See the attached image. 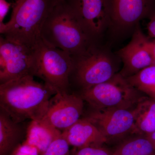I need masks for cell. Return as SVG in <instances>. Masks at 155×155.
Listing matches in <instances>:
<instances>
[{
  "label": "cell",
  "mask_w": 155,
  "mask_h": 155,
  "mask_svg": "<svg viewBox=\"0 0 155 155\" xmlns=\"http://www.w3.org/2000/svg\"><path fill=\"white\" fill-rule=\"evenodd\" d=\"M62 132L41 120L31 121L27 127L24 142L37 148L41 155Z\"/></svg>",
  "instance_id": "9a60e30c"
},
{
  "label": "cell",
  "mask_w": 155,
  "mask_h": 155,
  "mask_svg": "<svg viewBox=\"0 0 155 155\" xmlns=\"http://www.w3.org/2000/svg\"><path fill=\"white\" fill-rule=\"evenodd\" d=\"M80 95L57 93L51 99L42 122L60 130H66L81 119L84 103Z\"/></svg>",
  "instance_id": "9c48e42d"
},
{
  "label": "cell",
  "mask_w": 155,
  "mask_h": 155,
  "mask_svg": "<svg viewBox=\"0 0 155 155\" xmlns=\"http://www.w3.org/2000/svg\"><path fill=\"white\" fill-rule=\"evenodd\" d=\"M125 78L134 88L155 100V65Z\"/></svg>",
  "instance_id": "ac0fdd59"
},
{
  "label": "cell",
  "mask_w": 155,
  "mask_h": 155,
  "mask_svg": "<svg viewBox=\"0 0 155 155\" xmlns=\"http://www.w3.org/2000/svg\"><path fill=\"white\" fill-rule=\"evenodd\" d=\"M9 155H41L36 147L22 141Z\"/></svg>",
  "instance_id": "44dd1931"
},
{
  "label": "cell",
  "mask_w": 155,
  "mask_h": 155,
  "mask_svg": "<svg viewBox=\"0 0 155 155\" xmlns=\"http://www.w3.org/2000/svg\"><path fill=\"white\" fill-rule=\"evenodd\" d=\"M110 23L119 30L137 26L155 12V0H106Z\"/></svg>",
  "instance_id": "8fae6325"
},
{
  "label": "cell",
  "mask_w": 155,
  "mask_h": 155,
  "mask_svg": "<svg viewBox=\"0 0 155 155\" xmlns=\"http://www.w3.org/2000/svg\"><path fill=\"white\" fill-rule=\"evenodd\" d=\"M119 73L110 80L82 90L80 95L93 110L132 109L145 97Z\"/></svg>",
  "instance_id": "277c9868"
},
{
  "label": "cell",
  "mask_w": 155,
  "mask_h": 155,
  "mask_svg": "<svg viewBox=\"0 0 155 155\" xmlns=\"http://www.w3.org/2000/svg\"><path fill=\"white\" fill-rule=\"evenodd\" d=\"M146 136L150 140V141L151 142L155 147V131L148 135H146Z\"/></svg>",
  "instance_id": "d4e9b609"
},
{
  "label": "cell",
  "mask_w": 155,
  "mask_h": 155,
  "mask_svg": "<svg viewBox=\"0 0 155 155\" xmlns=\"http://www.w3.org/2000/svg\"><path fill=\"white\" fill-rule=\"evenodd\" d=\"M77 149L72 155H113L112 148L104 145L90 146Z\"/></svg>",
  "instance_id": "ffe728a7"
},
{
  "label": "cell",
  "mask_w": 155,
  "mask_h": 155,
  "mask_svg": "<svg viewBox=\"0 0 155 155\" xmlns=\"http://www.w3.org/2000/svg\"><path fill=\"white\" fill-rule=\"evenodd\" d=\"M85 118L98 128L107 140V144L116 145L132 135L134 123V108L93 110Z\"/></svg>",
  "instance_id": "ba28073f"
},
{
  "label": "cell",
  "mask_w": 155,
  "mask_h": 155,
  "mask_svg": "<svg viewBox=\"0 0 155 155\" xmlns=\"http://www.w3.org/2000/svg\"><path fill=\"white\" fill-rule=\"evenodd\" d=\"M132 135H147L155 131V100L145 97L134 108Z\"/></svg>",
  "instance_id": "2e32d148"
},
{
  "label": "cell",
  "mask_w": 155,
  "mask_h": 155,
  "mask_svg": "<svg viewBox=\"0 0 155 155\" xmlns=\"http://www.w3.org/2000/svg\"><path fill=\"white\" fill-rule=\"evenodd\" d=\"M57 1H58V3H62L64 2L66 0H57Z\"/></svg>",
  "instance_id": "484cf974"
},
{
  "label": "cell",
  "mask_w": 155,
  "mask_h": 155,
  "mask_svg": "<svg viewBox=\"0 0 155 155\" xmlns=\"http://www.w3.org/2000/svg\"><path fill=\"white\" fill-rule=\"evenodd\" d=\"M92 41L110 23L106 0H66Z\"/></svg>",
  "instance_id": "30bf717a"
},
{
  "label": "cell",
  "mask_w": 155,
  "mask_h": 155,
  "mask_svg": "<svg viewBox=\"0 0 155 155\" xmlns=\"http://www.w3.org/2000/svg\"><path fill=\"white\" fill-rule=\"evenodd\" d=\"M23 132L19 123L2 110L0 111V155H9L22 143Z\"/></svg>",
  "instance_id": "5bb4252c"
},
{
  "label": "cell",
  "mask_w": 155,
  "mask_h": 155,
  "mask_svg": "<svg viewBox=\"0 0 155 155\" xmlns=\"http://www.w3.org/2000/svg\"><path fill=\"white\" fill-rule=\"evenodd\" d=\"M62 134L69 145L76 148L107 144L102 133L85 117L81 118L74 125L62 131Z\"/></svg>",
  "instance_id": "4fadbf2b"
},
{
  "label": "cell",
  "mask_w": 155,
  "mask_h": 155,
  "mask_svg": "<svg viewBox=\"0 0 155 155\" xmlns=\"http://www.w3.org/2000/svg\"><path fill=\"white\" fill-rule=\"evenodd\" d=\"M35 53L34 76L40 78L57 93H68L73 68L71 55L42 39Z\"/></svg>",
  "instance_id": "5b68a950"
},
{
  "label": "cell",
  "mask_w": 155,
  "mask_h": 155,
  "mask_svg": "<svg viewBox=\"0 0 155 155\" xmlns=\"http://www.w3.org/2000/svg\"><path fill=\"white\" fill-rule=\"evenodd\" d=\"M35 49L0 37V84L28 75L34 76Z\"/></svg>",
  "instance_id": "52a82bcc"
},
{
  "label": "cell",
  "mask_w": 155,
  "mask_h": 155,
  "mask_svg": "<svg viewBox=\"0 0 155 155\" xmlns=\"http://www.w3.org/2000/svg\"><path fill=\"white\" fill-rule=\"evenodd\" d=\"M72 57L73 68L71 76H74L82 90L104 83L116 74L110 56L93 42L82 53Z\"/></svg>",
  "instance_id": "8992f818"
},
{
  "label": "cell",
  "mask_w": 155,
  "mask_h": 155,
  "mask_svg": "<svg viewBox=\"0 0 155 155\" xmlns=\"http://www.w3.org/2000/svg\"><path fill=\"white\" fill-rule=\"evenodd\" d=\"M149 41L139 26L137 25L130 41L118 52L123 64L119 73L123 77H130L144 68L155 65L149 48Z\"/></svg>",
  "instance_id": "7c38bea8"
},
{
  "label": "cell",
  "mask_w": 155,
  "mask_h": 155,
  "mask_svg": "<svg viewBox=\"0 0 155 155\" xmlns=\"http://www.w3.org/2000/svg\"><path fill=\"white\" fill-rule=\"evenodd\" d=\"M112 150L113 155H155V147L145 135L129 136Z\"/></svg>",
  "instance_id": "e0dca14e"
},
{
  "label": "cell",
  "mask_w": 155,
  "mask_h": 155,
  "mask_svg": "<svg viewBox=\"0 0 155 155\" xmlns=\"http://www.w3.org/2000/svg\"><path fill=\"white\" fill-rule=\"evenodd\" d=\"M148 47L152 56L155 62V40L152 41L149 40Z\"/></svg>",
  "instance_id": "cb8c5ba5"
},
{
  "label": "cell",
  "mask_w": 155,
  "mask_h": 155,
  "mask_svg": "<svg viewBox=\"0 0 155 155\" xmlns=\"http://www.w3.org/2000/svg\"><path fill=\"white\" fill-rule=\"evenodd\" d=\"M149 21L147 24V29L150 36L155 38V12L149 18Z\"/></svg>",
  "instance_id": "603a6c76"
},
{
  "label": "cell",
  "mask_w": 155,
  "mask_h": 155,
  "mask_svg": "<svg viewBox=\"0 0 155 155\" xmlns=\"http://www.w3.org/2000/svg\"><path fill=\"white\" fill-rule=\"evenodd\" d=\"M57 92L28 75L0 84L1 110L17 123L40 120Z\"/></svg>",
  "instance_id": "6da1fadb"
},
{
  "label": "cell",
  "mask_w": 155,
  "mask_h": 155,
  "mask_svg": "<svg viewBox=\"0 0 155 155\" xmlns=\"http://www.w3.org/2000/svg\"><path fill=\"white\" fill-rule=\"evenodd\" d=\"M41 36L46 42L72 57L82 53L93 42L66 1L57 4L44 24Z\"/></svg>",
  "instance_id": "3957f363"
},
{
  "label": "cell",
  "mask_w": 155,
  "mask_h": 155,
  "mask_svg": "<svg viewBox=\"0 0 155 155\" xmlns=\"http://www.w3.org/2000/svg\"><path fill=\"white\" fill-rule=\"evenodd\" d=\"M12 4L6 0H0V24L4 23L3 21L8 12Z\"/></svg>",
  "instance_id": "7402d4cb"
},
{
  "label": "cell",
  "mask_w": 155,
  "mask_h": 155,
  "mask_svg": "<svg viewBox=\"0 0 155 155\" xmlns=\"http://www.w3.org/2000/svg\"><path fill=\"white\" fill-rule=\"evenodd\" d=\"M69 146V143L61 133L41 155H70Z\"/></svg>",
  "instance_id": "d6986e66"
},
{
  "label": "cell",
  "mask_w": 155,
  "mask_h": 155,
  "mask_svg": "<svg viewBox=\"0 0 155 155\" xmlns=\"http://www.w3.org/2000/svg\"><path fill=\"white\" fill-rule=\"evenodd\" d=\"M57 4V0H16L10 20L0 24L1 35L35 49L41 41L44 24Z\"/></svg>",
  "instance_id": "7a4b0ae2"
}]
</instances>
